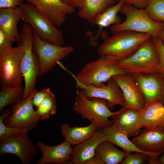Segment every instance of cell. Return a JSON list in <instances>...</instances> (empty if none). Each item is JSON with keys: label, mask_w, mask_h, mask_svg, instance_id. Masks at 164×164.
Returning <instances> with one entry per match:
<instances>
[{"label": "cell", "mask_w": 164, "mask_h": 164, "mask_svg": "<svg viewBox=\"0 0 164 164\" xmlns=\"http://www.w3.org/2000/svg\"><path fill=\"white\" fill-rule=\"evenodd\" d=\"M52 92L50 88L43 89L40 91L37 90L32 99V103L37 108L43 101Z\"/></svg>", "instance_id": "d6a6232c"}, {"label": "cell", "mask_w": 164, "mask_h": 164, "mask_svg": "<svg viewBox=\"0 0 164 164\" xmlns=\"http://www.w3.org/2000/svg\"><path fill=\"white\" fill-rule=\"evenodd\" d=\"M145 8L152 19L164 22V0H147Z\"/></svg>", "instance_id": "f1b7e54d"}, {"label": "cell", "mask_w": 164, "mask_h": 164, "mask_svg": "<svg viewBox=\"0 0 164 164\" xmlns=\"http://www.w3.org/2000/svg\"><path fill=\"white\" fill-rule=\"evenodd\" d=\"M36 91L27 99L21 100L12 107V111L11 115L5 118L3 120V123L5 125L25 130L28 132L36 126L40 120L34 109L32 103V99Z\"/></svg>", "instance_id": "8fae6325"}, {"label": "cell", "mask_w": 164, "mask_h": 164, "mask_svg": "<svg viewBox=\"0 0 164 164\" xmlns=\"http://www.w3.org/2000/svg\"><path fill=\"white\" fill-rule=\"evenodd\" d=\"M98 129L93 121L89 125L84 127H71L68 123H65L61 125L60 132L65 140L73 146L89 138Z\"/></svg>", "instance_id": "7402d4cb"}, {"label": "cell", "mask_w": 164, "mask_h": 164, "mask_svg": "<svg viewBox=\"0 0 164 164\" xmlns=\"http://www.w3.org/2000/svg\"><path fill=\"white\" fill-rule=\"evenodd\" d=\"M36 145L42 154L37 164H67L71 159L72 147L65 140L54 146L46 145L40 142Z\"/></svg>", "instance_id": "ac0fdd59"}, {"label": "cell", "mask_w": 164, "mask_h": 164, "mask_svg": "<svg viewBox=\"0 0 164 164\" xmlns=\"http://www.w3.org/2000/svg\"><path fill=\"white\" fill-rule=\"evenodd\" d=\"M11 109L7 108L1 111L0 116V138L6 137L18 133L28 132L26 130L8 127L3 123L4 119L9 116L12 112Z\"/></svg>", "instance_id": "f546056e"}, {"label": "cell", "mask_w": 164, "mask_h": 164, "mask_svg": "<svg viewBox=\"0 0 164 164\" xmlns=\"http://www.w3.org/2000/svg\"><path fill=\"white\" fill-rule=\"evenodd\" d=\"M32 50L39 67V76L53 69L58 61L75 51L74 48L70 45L53 43L40 39L34 32Z\"/></svg>", "instance_id": "ba28073f"}, {"label": "cell", "mask_w": 164, "mask_h": 164, "mask_svg": "<svg viewBox=\"0 0 164 164\" xmlns=\"http://www.w3.org/2000/svg\"><path fill=\"white\" fill-rule=\"evenodd\" d=\"M36 108V114L41 120H47L50 116L56 114L57 111L55 94L52 92Z\"/></svg>", "instance_id": "83f0119b"}, {"label": "cell", "mask_w": 164, "mask_h": 164, "mask_svg": "<svg viewBox=\"0 0 164 164\" xmlns=\"http://www.w3.org/2000/svg\"><path fill=\"white\" fill-rule=\"evenodd\" d=\"M115 3V0H85L83 6L79 9L78 16L93 25L97 15Z\"/></svg>", "instance_id": "cb8c5ba5"}, {"label": "cell", "mask_w": 164, "mask_h": 164, "mask_svg": "<svg viewBox=\"0 0 164 164\" xmlns=\"http://www.w3.org/2000/svg\"><path fill=\"white\" fill-rule=\"evenodd\" d=\"M151 37L156 46L159 56V63L157 72L159 73L164 77V45L158 37Z\"/></svg>", "instance_id": "1f68e13d"}, {"label": "cell", "mask_w": 164, "mask_h": 164, "mask_svg": "<svg viewBox=\"0 0 164 164\" xmlns=\"http://www.w3.org/2000/svg\"><path fill=\"white\" fill-rule=\"evenodd\" d=\"M28 132L18 133L0 138V155H15L23 164H30L38 153Z\"/></svg>", "instance_id": "30bf717a"}, {"label": "cell", "mask_w": 164, "mask_h": 164, "mask_svg": "<svg viewBox=\"0 0 164 164\" xmlns=\"http://www.w3.org/2000/svg\"><path fill=\"white\" fill-rule=\"evenodd\" d=\"M119 12L125 15V19L122 22L110 26V30L112 33L129 31L148 34L151 37H158L164 30V22L152 19L145 8L139 9L123 4Z\"/></svg>", "instance_id": "7a4b0ae2"}, {"label": "cell", "mask_w": 164, "mask_h": 164, "mask_svg": "<svg viewBox=\"0 0 164 164\" xmlns=\"http://www.w3.org/2000/svg\"><path fill=\"white\" fill-rule=\"evenodd\" d=\"M131 141L145 152L160 154L164 152V130L159 126L144 128Z\"/></svg>", "instance_id": "9a60e30c"}, {"label": "cell", "mask_w": 164, "mask_h": 164, "mask_svg": "<svg viewBox=\"0 0 164 164\" xmlns=\"http://www.w3.org/2000/svg\"><path fill=\"white\" fill-rule=\"evenodd\" d=\"M15 42L0 29V54L12 46Z\"/></svg>", "instance_id": "836d02e7"}, {"label": "cell", "mask_w": 164, "mask_h": 164, "mask_svg": "<svg viewBox=\"0 0 164 164\" xmlns=\"http://www.w3.org/2000/svg\"><path fill=\"white\" fill-rule=\"evenodd\" d=\"M138 111L123 107L112 117V126L125 132L128 137L135 136L139 133Z\"/></svg>", "instance_id": "ffe728a7"}, {"label": "cell", "mask_w": 164, "mask_h": 164, "mask_svg": "<svg viewBox=\"0 0 164 164\" xmlns=\"http://www.w3.org/2000/svg\"><path fill=\"white\" fill-rule=\"evenodd\" d=\"M164 115V104L156 99L146 103L138 111V123L140 128L159 126Z\"/></svg>", "instance_id": "d6986e66"}, {"label": "cell", "mask_w": 164, "mask_h": 164, "mask_svg": "<svg viewBox=\"0 0 164 164\" xmlns=\"http://www.w3.org/2000/svg\"><path fill=\"white\" fill-rule=\"evenodd\" d=\"M24 0H0V9L14 8L20 6Z\"/></svg>", "instance_id": "d590c367"}, {"label": "cell", "mask_w": 164, "mask_h": 164, "mask_svg": "<svg viewBox=\"0 0 164 164\" xmlns=\"http://www.w3.org/2000/svg\"><path fill=\"white\" fill-rule=\"evenodd\" d=\"M151 37L148 34L131 31L117 32L105 39L97 51L100 56L118 62L131 56L143 42Z\"/></svg>", "instance_id": "6da1fadb"}, {"label": "cell", "mask_w": 164, "mask_h": 164, "mask_svg": "<svg viewBox=\"0 0 164 164\" xmlns=\"http://www.w3.org/2000/svg\"><path fill=\"white\" fill-rule=\"evenodd\" d=\"M33 32L26 23L17 40L18 45L23 47L20 63V68L25 82V91L22 100L26 99L37 89L36 81L39 76V69L32 50Z\"/></svg>", "instance_id": "3957f363"}, {"label": "cell", "mask_w": 164, "mask_h": 164, "mask_svg": "<svg viewBox=\"0 0 164 164\" xmlns=\"http://www.w3.org/2000/svg\"><path fill=\"white\" fill-rule=\"evenodd\" d=\"M102 131L105 135L107 140L121 148L127 153L132 152H139L145 153L150 155L160 154L149 153L139 149L129 140V137L125 132L112 126L102 128Z\"/></svg>", "instance_id": "603a6c76"}, {"label": "cell", "mask_w": 164, "mask_h": 164, "mask_svg": "<svg viewBox=\"0 0 164 164\" xmlns=\"http://www.w3.org/2000/svg\"><path fill=\"white\" fill-rule=\"evenodd\" d=\"M67 4L75 9H79L83 6L85 0H63Z\"/></svg>", "instance_id": "8d00e7d4"}, {"label": "cell", "mask_w": 164, "mask_h": 164, "mask_svg": "<svg viewBox=\"0 0 164 164\" xmlns=\"http://www.w3.org/2000/svg\"><path fill=\"white\" fill-rule=\"evenodd\" d=\"M72 109L83 118L94 121L98 128L112 126V121L109 120V118L119 111V110L114 112L111 111L107 105L106 101L104 99L87 98L81 90L77 92Z\"/></svg>", "instance_id": "52a82bcc"}, {"label": "cell", "mask_w": 164, "mask_h": 164, "mask_svg": "<svg viewBox=\"0 0 164 164\" xmlns=\"http://www.w3.org/2000/svg\"><path fill=\"white\" fill-rule=\"evenodd\" d=\"M48 17L58 27L65 22L67 16L74 13L75 9L63 0H26Z\"/></svg>", "instance_id": "2e32d148"}, {"label": "cell", "mask_w": 164, "mask_h": 164, "mask_svg": "<svg viewBox=\"0 0 164 164\" xmlns=\"http://www.w3.org/2000/svg\"><path fill=\"white\" fill-rule=\"evenodd\" d=\"M158 37L161 40L164 45V30L159 34Z\"/></svg>", "instance_id": "ab89813d"}, {"label": "cell", "mask_w": 164, "mask_h": 164, "mask_svg": "<svg viewBox=\"0 0 164 164\" xmlns=\"http://www.w3.org/2000/svg\"><path fill=\"white\" fill-rule=\"evenodd\" d=\"M118 62L109 57L101 56L97 60L86 63L76 75L63 66L62 68L84 85L99 86L117 74L126 73L118 66Z\"/></svg>", "instance_id": "277c9868"}, {"label": "cell", "mask_w": 164, "mask_h": 164, "mask_svg": "<svg viewBox=\"0 0 164 164\" xmlns=\"http://www.w3.org/2000/svg\"><path fill=\"white\" fill-rule=\"evenodd\" d=\"M75 81L76 87L80 88L87 98H99L105 100L111 110L116 105L125 106V100L122 92L112 78L98 86L85 85Z\"/></svg>", "instance_id": "7c38bea8"}, {"label": "cell", "mask_w": 164, "mask_h": 164, "mask_svg": "<svg viewBox=\"0 0 164 164\" xmlns=\"http://www.w3.org/2000/svg\"><path fill=\"white\" fill-rule=\"evenodd\" d=\"M107 140L102 131L97 130L89 138L72 148L71 159L67 164H85L95 156V149L102 142Z\"/></svg>", "instance_id": "e0dca14e"}, {"label": "cell", "mask_w": 164, "mask_h": 164, "mask_svg": "<svg viewBox=\"0 0 164 164\" xmlns=\"http://www.w3.org/2000/svg\"><path fill=\"white\" fill-rule=\"evenodd\" d=\"M159 63L158 50L151 37L143 42L131 56L118 64L126 73L132 74L156 72Z\"/></svg>", "instance_id": "8992f818"}, {"label": "cell", "mask_w": 164, "mask_h": 164, "mask_svg": "<svg viewBox=\"0 0 164 164\" xmlns=\"http://www.w3.org/2000/svg\"><path fill=\"white\" fill-rule=\"evenodd\" d=\"M127 153L116 148L109 141L101 142L95 149V155L104 164H117L121 162Z\"/></svg>", "instance_id": "d4e9b609"}, {"label": "cell", "mask_w": 164, "mask_h": 164, "mask_svg": "<svg viewBox=\"0 0 164 164\" xmlns=\"http://www.w3.org/2000/svg\"><path fill=\"white\" fill-rule=\"evenodd\" d=\"M24 87H2L0 92V111L8 105L14 106L21 101L23 96Z\"/></svg>", "instance_id": "4316f807"}, {"label": "cell", "mask_w": 164, "mask_h": 164, "mask_svg": "<svg viewBox=\"0 0 164 164\" xmlns=\"http://www.w3.org/2000/svg\"><path fill=\"white\" fill-rule=\"evenodd\" d=\"M159 154H156L149 156L148 163L160 164L159 157Z\"/></svg>", "instance_id": "74e56055"}, {"label": "cell", "mask_w": 164, "mask_h": 164, "mask_svg": "<svg viewBox=\"0 0 164 164\" xmlns=\"http://www.w3.org/2000/svg\"><path fill=\"white\" fill-rule=\"evenodd\" d=\"M149 155L143 152H132L127 153L121 164H144L148 162Z\"/></svg>", "instance_id": "4dcf8cb0"}, {"label": "cell", "mask_w": 164, "mask_h": 164, "mask_svg": "<svg viewBox=\"0 0 164 164\" xmlns=\"http://www.w3.org/2000/svg\"><path fill=\"white\" fill-rule=\"evenodd\" d=\"M160 164H164V154L159 158Z\"/></svg>", "instance_id": "60d3db41"}, {"label": "cell", "mask_w": 164, "mask_h": 164, "mask_svg": "<svg viewBox=\"0 0 164 164\" xmlns=\"http://www.w3.org/2000/svg\"><path fill=\"white\" fill-rule=\"evenodd\" d=\"M123 4L122 2H118L103 12L97 15L93 25H96L100 29H102L111 25L121 23L120 18L117 15V13Z\"/></svg>", "instance_id": "484cf974"}, {"label": "cell", "mask_w": 164, "mask_h": 164, "mask_svg": "<svg viewBox=\"0 0 164 164\" xmlns=\"http://www.w3.org/2000/svg\"><path fill=\"white\" fill-rule=\"evenodd\" d=\"M123 94L125 101L124 108L139 111L145 104L144 97L132 75L125 73L112 77Z\"/></svg>", "instance_id": "5bb4252c"}, {"label": "cell", "mask_w": 164, "mask_h": 164, "mask_svg": "<svg viewBox=\"0 0 164 164\" xmlns=\"http://www.w3.org/2000/svg\"><path fill=\"white\" fill-rule=\"evenodd\" d=\"M23 10L20 6L14 8L0 9V29L14 42L19 36L18 22L22 19Z\"/></svg>", "instance_id": "44dd1931"}, {"label": "cell", "mask_w": 164, "mask_h": 164, "mask_svg": "<svg viewBox=\"0 0 164 164\" xmlns=\"http://www.w3.org/2000/svg\"><path fill=\"white\" fill-rule=\"evenodd\" d=\"M23 47H11L0 54V83L2 87L22 86V74L20 60Z\"/></svg>", "instance_id": "9c48e42d"}, {"label": "cell", "mask_w": 164, "mask_h": 164, "mask_svg": "<svg viewBox=\"0 0 164 164\" xmlns=\"http://www.w3.org/2000/svg\"><path fill=\"white\" fill-rule=\"evenodd\" d=\"M85 164H104V162L101 159L95 156L88 160Z\"/></svg>", "instance_id": "f35d334b"}, {"label": "cell", "mask_w": 164, "mask_h": 164, "mask_svg": "<svg viewBox=\"0 0 164 164\" xmlns=\"http://www.w3.org/2000/svg\"><path fill=\"white\" fill-rule=\"evenodd\" d=\"M130 74L142 94L145 104L154 99L164 104V77L162 74L157 72Z\"/></svg>", "instance_id": "4fadbf2b"}, {"label": "cell", "mask_w": 164, "mask_h": 164, "mask_svg": "<svg viewBox=\"0 0 164 164\" xmlns=\"http://www.w3.org/2000/svg\"><path fill=\"white\" fill-rule=\"evenodd\" d=\"M118 2H122L124 4L132 5L139 9L145 8L147 5V0H115Z\"/></svg>", "instance_id": "e575fe53"}, {"label": "cell", "mask_w": 164, "mask_h": 164, "mask_svg": "<svg viewBox=\"0 0 164 164\" xmlns=\"http://www.w3.org/2000/svg\"><path fill=\"white\" fill-rule=\"evenodd\" d=\"M20 6L23 12L22 19L39 38L56 45H65L62 31L48 17L29 3H22Z\"/></svg>", "instance_id": "5b68a950"}, {"label": "cell", "mask_w": 164, "mask_h": 164, "mask_svg": "<svg viewBox=\"0 0 164 164\" xmlns=\"http://www.w3.org/2000/svg\"><path fill=\"white\" fill-rule=\"evenodd\" d=\"M159 127H161L164 130V115L162 122Z\"/></svg>", "instance_id": "b9f144b4"}]
</instances>
